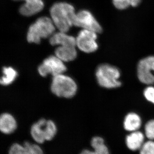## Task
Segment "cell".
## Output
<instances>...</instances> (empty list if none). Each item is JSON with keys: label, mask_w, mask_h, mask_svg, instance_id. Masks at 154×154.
I'll list each match as a JSON object with an SVG mask.
<instances>
[{"label": "cell", "mask_w": 154, "mask_h": 154, "mask_svg": "<svg viewBox=\"0 0 154 154\" xmlns=\"http://www.w3.org/2000/svg\"><path fill=\"white\" fill-rule=\"evenodd\" d=\"M50 14L54 24L59 31L67 33L73 26L76 13L74 8L70 4L62 2L55 3L51 8Z\"/></svg>", "instance_id": "cell-1"}, {"label": "cell", "mask_w": 154, "mask_h": 154, "mask_svg": "<svg viewBox=\"0 0 154 154\" xmlns=\"http://www.w3.org/2000/svg\"><path fill=\"white\" fill-rule=\"evenodd\" d=\"M56 28L51 18L40 17L29 27L27 40L30 43L39 44L42 38H50L55 33Z\"/></svg>", "instance_id": "cell-2"}, {"label": "cell", "mask_w": 154, "mask_h": 154, "mask_svg": "<svg viewBox=\"0 0 154 154\" xmlns=\"http://www.w3.org/2000/svg\"><path fill=\"white\" fill-rule=\"evenodd\" d=\"M96 80L99 85L107 89L119 88L121 82L119 80L120 72L115 66L104 63L97 68L96 72Z\"/></svg>", "instance_id": "cell-3"}, {"label": "cell", "mask_w": 154, "mask_h": 154, "mask_svg": "<svg viewBox=\"0 0 154 154\" xmlns=\"http://www.w3.org/2000/svg\"><path fill=\"white\" fill-rule=\"evenodd\" d=\"M51 89L58 97L69 99L76 94L78 86L72 78L62 74L53 76Z\"/></svg>", "instance_id": "cell-4"}, {"label": "cell", "mask_w": 154, "mask_h": 154, "mask_svg": "<svg viewBox=\"0 0 154 154\" xmlns=\"http://www.w3.org/2000/svg\"><path fill=\"white\" fill-rule=\"evenodd\" d=\"M57 132L55 123L52 120L42 119L32 125L30 129L31 136L36 143H42L51 140Z\"/></svg>", "instance_id": "cell-5"}, {"label": "cell", "mask_w": 154, "mask_h": 154, "mask_svg": "<svg viewBox=\"0 0 154 154\" xmlns=\"http://www.w3.org/2000/svg\"><path fill=\"white\" fill-rule=\"evenodd\" d=\"M64 63L56 56H50L45 59L42 63L38 66V73L44 77L47 76L48 75L54 76L64 74L67 69Z\"/></svg>", "instance_id": "cell-6"}, {"label": "cell", "mask_w": 154, "mask_h": 154, "mask_svg": "<svg viewBox=\"0 0 154 154\" xmlns=\"http://www.w3.org/2000/svg\"><path fill=\"white\" fill-rule=\"evenodd\" d=\"M73 26L82 29L94 31L97 33L102 31V26L90 11L82 10L76 13L74 18Z\"/></svg>", "instance_id": "cell-7"}, {"label": "cell", "mask_w": 154, "mask_h": 154, "mask_svg": "<svg viewBox=\"0 0 154 154\" xmlns=\"http://www.w3.org/2000/svg\"><path fill=\"white\" fill-rule=\"evenodd\" d=\"M97 33L90 30L82 29L76 38V47L83 52L91 53L96 51L98 48Z\"/></svg>", "instance_id": "cell-8"}, {"label": "cell", "mask_w": 154, "mask_h": 154, "mask_svg": "<svg viewBox=\"0 0 154 154\" xmlns=\"http://www.w3.org/2000/svg\"><path fill=\"white\" fill-rule=\"evenodd\" d=\"M154 56L143 58L139 62L137 67V77L141 82L145 85L154 84Z\"/></svg>", "instance_id": "cell-9"}, {"label": "cell", "mask_w": 154, "mask_h": 154, "mask_svg": "<svg viewBox=\"0 0 154 154\" xmlns=\"http://www.w3.org/2000/svg\"><path fill=\"white\" fill-rule=\"evenodd\" d=\"M19 1V0H15ZM25 3L19 9L20 14L26 17H30L37 14L43 10L44 7L42 0H22Z\"/></svg>", "instance_id": "cell-10"}, {"label": "cell", "mask_w": 154, "mask_h": 154, "mask_svg": "<svg viewBox=\"0 0 154 154\" xmlns=\"http://www.w3.org/2000/svg\"><path fill=\"white\" fill-rule=\"evenodd\" d=\"M145 134L139 130L130 133L125 138L127 147L132 151L139 150L145 142Z\"/></svg>", "instance_id": "cell-11"}, {"label": "cell", "mask_w": 154, "mask_h": 154, "mask_svg": "<svg viewBox=\"0 0 154 154\" xmlns=\"http://www.w3.org/2000/svg\"><path fill=\"white\" fill-rule=\"evenodd\" d=\"M49 42L52 45H67L76 47V38L61 31H59L54 33L50 37Z\"/></svg>", "instance_id": "cell-12"}, {"label": "cell", "mask_w": 154, "mask_h": 154, "mask_svg": "<svg viewBox=\"0 0 154 154\" xmlns=\"http://www.w3.org/2000/svg\"><path fill=\"white\" fill-rule=\"evenodd\" d=\"M17 122L13 115L9 113H4L0 118V130L5 134H11L17 129Z\"/></svg>", "instance_id": "cell-13"}, {"label": "cell", "mask_w": 154, "mask_h": 154, "mask_svg": "<svg viewBox=\"0 0 154 154\" xmlns=\"http://www.w3.org/2000/svg\"><path fill=\"white\" fill-rule=\"evenodd\" d=\"M76 47L73 46L60 45L55 49V55L64 62L72 61L75 59L77 56Z\"/></svg>", "instance_id": "cell-14"}, {"label": "cell", "mask_w": 154, "mask_h": 154, "mask_svg": "<svg viewBox=\"0 0 154 154\" xmlns=\"http://www.w3.org/2000/svg\"><path fill=\"white\" fill-rule=\"evenodd\" d=\"M142 120L140 116L135 113H129L124 119L123 126L125 129L130 132L139 130L141 126Z\"/></svg>", "instance_id": "cell-15"}, {"label": "cell", "mask_w": 154, "mask_h": 154, "mask_svg": "<svg viewBox=\"0 0 154 154\" xmlns=\"http://www.w3.org/2000/svg\"><path fill=\"white\" fill-rule=\"evenodd\" d=\"M3 76L1 78V84L8 86L14 82L18 76L17 71L12 67H4L2 69Z\"/></svg>", "instance_id": "cell-16"}, {"label": "cell", "mask_w": 154, "mask_h": 154, "mask_svg": "<svg viewBox=\"0 0 154 154\" xmlns=\"http://www.w3.org/2000/svg\"><path fill=\"white\" fill-rule=\"evenodd\" d=\"M141 0H112L113 6L119 10H124L130 7H137Z\"/></svg>", "instance_id": "cell-17"}, {"label": "cell", "mask_w": 154, "mask_h": 154, "mask_svg": "<svg viewBox=\"0 0 154 154\" xmlns=\"http://www.w3.org/2000/svg\"><path fill=\"white\" fill-rule=\"evenodd\" d=\"M24 146L27 154H43L42 149L38 145L25 142Z\"/></svg>", "instance_id": "cell-18"}, {"label": "cell", "mask_w": 154, "mask_h": 154, "mask_svg": "<svg viewBox=\"0 0 154 154\" xmlns=\"http://www.w3.org/2000/svg\"><path fill=\"white\" fill-rule=\"evenodd\" d=\"M139 154H154V140L145 142L139 150Z\"/></svg>", "instance_id": "cell-19"}, {"label": "cell", "mask_w": 154, "mask_h": 154, "mask_svg": "<svg viewBox=\"0 0 154 154\" xmlns=\"http://www.w3.org/2000/svg\"><path fill=\"white\" fill-rule=\"evenodd\" d=\"M145 135L149 140H154V119L149 120L145 125Z\"/></svg>", "instance_id": "cell-20"}, {"label": "cell", "mask_w": 154, "mask_h": 154, "mask_svg": "<svg viewBox=\"0 0 154 154\" xmlns=\"http://www.w3.org/2000/svg\"><path fill=\"white\" fill-rule=\"evenodd\" d=\"M9 154H27L24 146L19 143L12 145L9 150Z\"/></svg>", "instance_id": "cell-21"}, {"label": "cell", "mask_w": 154, "mask_h": 154, "mask_svg": "<svg viewBox=\"0 0 154 154\" xmlns=\"http://www.w3.org/2000/svg\"><path fill=\"white\" fill-rule=\"evenodd\" d=\"M144 96L147 101L154 104V87L149 85L145 89Z\"/></svg>", "instance_id": "cell-22"}, {"label": "cell", "mask_w": 154, "mask_h": 154, "mask_svg": "<svg viewBox=\"0 0 154 154\" xmlns=\"http://www.w3.org/2000/svg\"><path fill=\"white\" fill-rule=\"evenodd\" d=\"M80 154H103L100 151L97 149H94L93 151L90 150L88 149H85L81 152Z\"/></svg>", "instance_id": "cell-23"}]
</instances>
